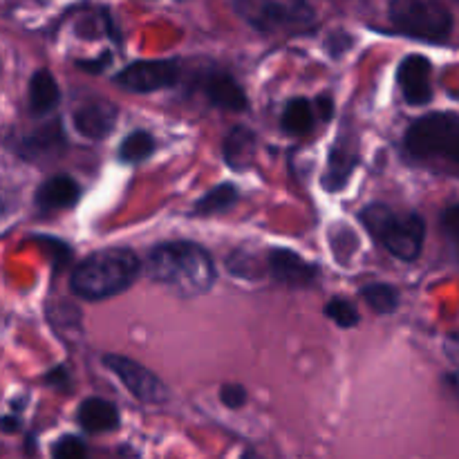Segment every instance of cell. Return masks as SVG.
<instances>
[{
    "instance_id": "obj_1",
    "label": "cell",
    "mask_w": 459,
    "mask_h": 459,
    "mask_svg": "<svg viewBox=\"0 0 459 459\" xmlns=\"http://www.w3.org/2000/svg\"><path fill=\"white\" fill-rule=\"evenodd\" d=\"M146 269L152 281L184 299L206 294L215 282L213 260L193 242H169L155 247L148 255Z\"/></svg>"
},
{
    "instance_id": "obj_2",
    "label": "cell",
    "mask_w": 459,
    "mask_h": 459,
    "mask_svg": "<svg viewBox=\"0 0 459 459\" xmlns=\"http://www.w3.org/2000/svg\"><path fill=\"white\" fill-rule=\"evenodd\" d=\"M139 260L130 249H101L88 255L72 273V291L85 300H103L121 294L134 282Z\"/></svg>"
},
{
    "instance_id": "obj_3",
    "label": "cell",
    "mask_w": 459,
    "mask_h": 459,
    "mask_svg": "<svg viewBox=\"0 0 459 459\" xmlns=\"http://www.w3.org/2000/svg\"><path fill=\"white\" fill-rule=\"evenodd\" d=\"M361 222L394 258L415 260L421 254L426 222L417 213L397 215L385 204H370L361 211Z\"/></svg>"
},
{
    "instance_id": "obj_4",
    "label": "cell",
    "mask_w": 459,
    "mask_h": 459,
    "mask_svg": "<svg viewBox=\"0 0 459 459\" xmlns=\"http://www.w3.org/2000/svg\"><path fill=\"white\" fill-rule=\"evenodd\" d=\"M238 16L263 34H303L316 13L307 0H233Z\"/></svg>"
},
{
    "instance_id": "obj_5",
    "label": "cell",
    "mask_w": 459,
    "mask_h": 459,
    "mask_svg": "<svg viewBox=\"0 0 459 459\" xmlns=\"http://www.w3.org/2000/svg\"><path fill=\"white\" fill-rule=\"evenodd\" d=\"M403 151L420 161L459 160V119L453 112H433L408 128L403 137Z\"/></svg>"
},
{
    "instance_id": "obj_6",
    "label": "cell",
    "mask_w": 459,
    "mask_h": 459,
    "mask_svg": "<svg viewBox=\"0 0 459 459\" xmlns=\"http://www.w3.org/2000/svg\"><path fill=\"white\" fill-rule=\"evenodd\" d=\"M390 21L402 34L430 43H442L453 30V13L442 0H393Z\"/></svg>"
},
{
    "instance_id": "obj_7",
    "label": "cell",
    "mask_w": 459,
    "mask_h": 459,
    "mask_svg": "<svg viewBox=\"0 0 459 459\" xmlns=\"http://www.w3.org/2000/svg\"><path fill=\"white\" fill-rule=\"evenodd\" d=\"M179 63L175 61H139L130 63L128 67L115 76V83L128 92H155V90L173 88L179 81Z\"/></svg>"
},
{
    "instance_id": "obj_8",
    "label": "cell",
    "mask_w": 459,
    "mask_h": 459,
    "mask_svg": "<svg viewBox=\"0 0 459 459\" xmlns=\"http://www.w3.org/2000/svg\"><path fill=\"white\" fill-rule=\"evenodd\" d=\"M103 363H106V366L110 368L117 377H119L121 384H124L126 388L130 390V394H133V397H137L139 402L161 403V402H166V397H169V390H166V385L161 384V381L157 379L151 370H146L143 366H139V363L130 361V359H126V357H119V354H108V357L103 359Z\"/></svg>"
},
{
    "instance_id": "obj_9",
    "label": "cell",
    "mask_w": 459,
    "mask_h": 459,
    "mask_svg": "<svg viewBox=\"0 0 459 459\" xmlns=\"http://www.w3.org/2000/svg\"><path fill=\"white\" fill-rule=\"evenodd\" d=\"M433 70H430V61L421 54H411L402 61L397 72L399 88H402L403 99L411 106H426L433 99Z\"/></svg>"
},
{
    "instance_id": "obj_10",
    "label": "cell",
    "mask_w": 459,
    "mask_h": 459,
    "mask_svg": "<svg viewBox=\"0 0 459 459\" xmlns=\"http://www.w3.org/2000/svg\"><path fill=\"white\" fill-rule=\"evenodd\" d=\"M117 115H119V110H117L115 103L97 99V101L81 103L72 112V124H74L76 133L83 134V137L103 139L115 128Z\"/></svg>"
},
{
    "instance_id": "obj_11",
    "label": "cell",
    "mask_w": 459,
    "mask_h": 459,
    "mask_svg": "<svg viewBox=\"0 0 459 459\" xmlns=\"http://www.w3.org/2000/svg\"><path fill=\"white\" fill-rule=\"evenodd\" d=\"M269 269L273 278L282 285L290 287H307L316 278L318 269L299 254L290 249H273L269 251Z\"/></svg>"
},
{
    "instance_id": "obj_12",
    "label": "cell",
    "mask_w": 459,
    "mask_h": 459,
    "mask_svg": "<svg viewBox=\"0 0 459 459\" xmlns=\"http://www.w3.org/2000/svg\"><path fill=\"white\" fill-rule=\"evenodd\" d=\"M202 92L209 99L211 106L222 108L227 112H242L247 110V94L240 88L236 79L231 74H224V72H211L209 76L202 79Z\"/></svg>"
},
{
    "instance_id": "obj_13",
    "label": "cell",
    "mask_w": 459,
    "mask_h": 459,
    "mask_svg": "<svg viewBox=\"0 0 459 459\" xmlns=\"http://www.w3.org/2000/svg\"><path fill=\"white\" fill-rule=\"evenodd\" d=\"M81 186L76 179L70 175H54V178L45 179L36 191V202L40 209L54 211V209H70L79 202Z\"/></svg>"
},
{
    "instance_id": "obj_14",
    "label": "cell",
    "mask_w": 459,
    "mask_h": 459,
    "mask_svg": "<svg viewBox=\"0 0 459 459\" xmlns=\"http://www.w3.org/2000/svg\"><path fill=\"white\" fill-rule=\"evenodd\" d=\"M76 420H79V426L85 433H110L119 426V411L106 399L90 397L79 406Z\"/></svg>"
},
{
    "instance_id": "obj_15",
    "label": "cell",
    "mask_w": 459,
    "mask_h": 459,
    "mask_svg": "<svg viewBox=\"0 0 459 459\" xmlns=\"http://www.w3.org/2000/svg\"><path fill=\"white\" fill-rule=\"evenodd\" d=\"M61 92L49 70H36L30 79V112L34 117H43L56 108Z\"/></svg>"
},
{
    "instance_id": "obj_16",
    "label": "cell",
    "mask_w": 459,
    "mask_h": 459,
    "mask_svg": "<svg viewBox=\"0 0 459 459\" xmlns=\"http://www.w3.org/2000/svg\"><path fill=\"white\" fill-rule=\"evenodd\" d=\"M224 161H227L231 169H245L251 164L255 152V134L249 128H233L231 133L224 137Z\"/></svg>"
},
{
    "instance_id": "obj_17",
    "label": "cell",
    "mask_w": 459,
    "mask_h": 459,
    "mask_svg": "<svg viewBox=\"0 0 459 459\" xmlns=\"http://www.w3.org/2000/svg\"><path fill=\"white\" fill-rule=\"evenodd\" d=\"M354 166H357V152H352V148L348 146L332 148L330 164H327L325 179H323L327 191H341V188L348 184Z\"/></svg>"
},
{
    "instance_id": "obj_18",
    "label": "cell",
    "mask_w": 459,
    "mask_h": 459,
    "mask_svg": "<svg viewBox=\"0 0 459 459\" xmlns=\"http://www.w3.org/2000/svg\"><path fill=\"white\" fill-rule=\"evenodd\" d=\"M63 148V137L58 126H48V128L39 130V133L30 134L22 139L21 152L25 160H39V157H54L58 155Z\"/></svg>"
},
{
    "instance_id": "obj_19",
    "label": "cell",
    "mask_w": 459,
    "mask_h": 459,
    "mask_svg": "<svg viewBox=\"0 0 459 459\" xmlns=\"http://www.w3.org/2000/svg\"><path fill=\"white\" fill-rule=\"evenodd\" d=\"M238 188L233 184H220V186L211 188L202 200L195 202V215H218L227 213L229 209H233L238 202Z\"/></svg>"
},
{
    "instance_id": "obj_20",
    "label": "cell",
    "mask_w": 459,
    "mask_h": 459,
    "mask_svg": "<svg viewBox=\"0 0 459 459\" xmlns=\"http://www.w3.org/2000/svg\"><path fill=\"white\" fill-rule=\"evenodd\" d=\"M281 124L287 134H294V137L307 134L314 126V110L309 106V101H305V99H291L285 106Z\"/></svg>"
},
{
    "instance_id": "obj_21",
    "label": "cell",
    "mask_w": 459,
    "mask_h": 459,
    "mask_svg": "<svg viewBox=\"0 0 459 459\" xmlns=\"http://www.w3.org/2000/svg\"><path fill=\"white\" fill-rule=\"evenodd\" d=\"M361 296L377 314H393L399 307L397 287L385 285V282H372V285L363 287Z\"/></svg>"
},
{
    "instance_id": "obj_22",
    "label": "cell",
    "mask_w": 459,
    "mask_h": 459,
    "mask_svg": "<svg viewBox=\"0 0 459 459\" xmlns=\"http://www.w3.org/2000/svg\"><path fill=\"white\" fill-rule=\"evenodd\" d=\"M152 151H155V139H152V134L146 133V130H137V133H130L121 142L119 160L134 164V161L146 160Z\"/></svg>"
},
{
    "instance_id": "obj_23",
    "label": "cell",
    "mask_w": 459,
    "mask_h": 459,
    "mask_svg": "<svg viewBox=\"0 0 459 459\" xmlns=\"http://www.w3.org/2000/svg\"><path fill=\"white\" fill-rule=\"evenodd\" d=\"M325 316L339 327H354L359 323V312L352 303L343 299H332L325 305Z\"/></svg>"
},
{
    "instance_id": "obj_24",
    "label": "cell",
    "mask_w": 459,
    "mask_h": 459,
    "mask_svg": "<svg viewBox=\"0 0 459 459\" xmlns=\"http://www.w3.org/2000/svg\"><path fill=\"white\" fill-rule=\"evenodd\" d=\"M52 459H92L83 439L74 435H65L52 448Z\"/></svg>"
},
{
    "instance_id": "obj_25",
    "label": "cell",
    "mask_w": 459,
    "mask_h": 459,
    "mask_svg": "<svg viewBox=\"0 0 459 459\" xmlns=\"http://www.w3.org/2000/svg\"><path fill=\"white\" fill-rule=\"evenodd\" d=\"M220 402H222L227 408H231V411L242 408L247 403L245 385H240V384L222 385V390H220Z\"/></svg>"
},
{
    "instance_id": "obj_26",
    "label": "cell",
    "mask_w": 459,
    "mask_h": 459,
    "mask_svg": "<svg viewBox=\"0 0 459 459\" xmlns=\"http://www.w3.org/2000/svg\"><path fill=\"white\" fill-rule=\"evenodd\" d=\"M442 227L446 229L448 236L455 240L457 238V229H459V209L457 206H451L448 211H444V218H442Z\"/></svg>"
},
{
    "instance_id": "obj_27",
    "label": "cell",
    "mask_w": 459,
    "mask_h": 459,
    "mask_svg": "<svg viewBox=\"0 0 459 459\" xmlns=\"http://www.w3.org/2000/svg\"><path fill=\"white\" fill-rule=\"evenodd\" d=\"M13 204H16V202H13L12 191L4 186H0V222H3V220H7L9 215L13 213Z\"/></svg>"
},
{
    "instance_id": "obj_28",
    "label": "cell",
    "mask_w": 459,
    "mask_h": 459,
    "mask_svg": "<svg viewBox=\"0 0 459 459\" xmlns=\"http://www.w3.org/2000/svg\"><path fill=\"white\" fill-rule=\"evenodd\" d=\"M332 112H334V103L330 97H318L316 99V115L321 121H330Z\"/></svg>"
},
{
    "instance_id": "obj_29",
    "label": "cell",
    "mask_w": 459,
    "mask_h": 459,
    "mask_svg": "<svg viewBox=\"0 0 459 459\" xmlns=\"http://www.w3.org/2000/svg\"><path fill=\"white\" fill-rule=\"evenodd\" d=\"M67 379H70V375H67V368H56V370L49 372L48 375V384L58 385V388H65Z\"/></svg>"
},
{
    "instance_id": "obj_30",
    "label": "cell",
    "mask_w": 459,
    "mask_h": 459,
    "mask_svg": "<svg viewBox=\"0 0 459 459\" xmlns=\"http://www.w3.org/2000/svg\"><path fill=\"white\" fill-rule=\"evenodd\" d=\"M18 424H21V421H18L16 417H3V420H0V430L13 433V430H18Z\"/></svg>"
},
{
    "instance_id": "obj_31",
    "label": "cell",
    "mask_w": 459,
    "mask_h": 459,
    "mask_svg": "<svg viewBox=\"0 0 459 459\" xmlns=\"http://www.w3.org/2000/svg\"><path fill=\"white\" fill-rule=\"evenodd\" d=\"M242 459H258L254 455V453H245V455H242Z\"/></svg>"
}]
</instances>
